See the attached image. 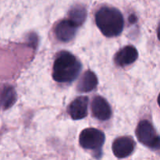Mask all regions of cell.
Segmentation results:
<instances>
[{"label":"cell","instance_id":"obj_1","mask_svg":"<svg viewBox=\"0 0 160 160\" xmlns=\"http://www.w3.org/2000/svg\"><path fill=\"white\" fill-rule=\"evenodd\" d=\"M81 69V64L76 56L67 51H62L54 61L52 78L58 83H71L78 78Z\"/></svg>","mask_w":160,"mask_h":160},{"label":"cell","instance_id":"obj_2","mask_svg":"<svg viewBox=\"0 0 160 160\" xmlns=\"http://www.w3.org/2000/svg\"><path fill=\"white\" fill-rule=\"evenodd\" d=\"M95 23L103 35L112 38L118 36L123 31L124 20L119 9L109 6H103L96 12Z\"/></svg>","mask_w":160,"mask_h":160},{"label":"cell","instance_id":"obj_3","mask_svg":"<svg viewBox=\"0 0 160 160\" xmlns=\"http://www.w3.org/2000/svg\"><path fill=\"white\" fill-rule=\"evenodd\" d=\"M136 136L139 142L153 150H160V136L148 120L139 122L136 128Z\"/></svg>","mask_w":160,"mask_h":160},{"label":"cell","instance_id":"obj_4","mask_svg":"<svg viewBox=\"0 0 160 160\" xmlns=\"http://www.w3.org/2000/svg\"><path fill=\"white\" fill-rule=\"evenodd\" d=\"M106 136L100 130L96 128H86L80 134L79 142L84 149L99 151L104 145Z\"/></svg>","mask_w":160,"mask_h":160},{"label":"cell","instance_id":"obj_5","mask_svg":"<svg viewBox=\"0 0 160 160\" xmlns=\"http://www.w3.org/2000/svg\"><path fill=\"white\" fill-rule=\"evenodd\" d=\"M135 147L134 139L130 136L117 138L112 143V149L114 156L119 159L128 157L133 152Z\"/></svg>","mask_w":160,"mask_h":160},{"label":"cell","instance_id":"obj_6","mask_svg":"<svg viewBox=\"0 0 160 160\" xmlns=\"http://www.w3.org/2000/svg\"><path fill=\"white\" fill-rule=\"evenodd\" d=\"M92 116L102 121H106L110 119L112 109L109 102L103 97L97 95L92 102Z\"/></svg>","mask_w":160,"mask_h":160},{"label":"cell","instance_id":"obj_7","mask_svg":"<svg viewBox=\"0 0 160 160\" xmlns=\"http://www.w3.org/2000/svg\"><path fill=\"white\" fill-rule=\"evenodd\" d=\"M138 58V52L133 45H127L119 50L114 56V62L118 67H126L135 62Z\"/></svg>","mask_w":160,"mask_h":160},{"label":"cell","instance_id":"obj_8","mask_svg":"<svg viewBox=\"0 0 160 160\" xmlns=\"http://www.w3.org/2000/svg\"><path fill=\"white\" fill-rule=\"evenodd\" d=\"M88 111V98L79 96L75 98L68 106V113L73 120H78L87 117Z\"/></svg>","mask_w":160,"mask_h":160},{"label":"cell","instance_id":"obj_9","mask_svg":"<svg viewBox=\"0 0 160 160\" xmlns=\"http://www.w3.org/2000/svg\"><path fill=\"white\" fill-rule=\"evenodd\" d=\"M77 28L78 27L69 19L62 20L56 25L55 34L58 40L67 42L74 38Z\"/></svg>","mask_w":160,"mask_h":160},{"label":"cell","instance_id":"obj_10","mask_svg":"<svg viewBox=\"0 0 160 160\" xmlns=\"http://www.w3.org/2000/svg\"><path fill=\"white\" fill-rule=\"evenodd\" d=\"M98 85V78L95 73L91 70L84 72L80 79L77 89L80 92H89Z\"/></svg>","mask_w":160,"mask_h":160},{"label":"cell","instance_id":"obj_11","mask_svg":"<svg viewBox=\"0 0 160 160\" xmlns=\"http://www.w3.org/2000/svg\"><path fill=\"white\" fill-rule=\"evenodd\" d=\"M1 99L2 107L4 110L9 109L15 104L17 99V95L12 86L9 85V84L3 86L2 90Z\"/></svg>","mask_w":160,"mask_h":160},{"label":"cell","instance_id":"obj_12","mask_svg":"<svg viewBox=\"0 0 160 160\" xmlns=\"http://www.w3.org/2000/svg\"><path fill=\"white\" fill-rule=\"evenodd\" d=\"M86 18H87V10L83 6L77 5L73 6L69 11V20L73 22L78 28L84 23Z\"/></svg>","mask_w":160,"mask_h":160},{"label":"cell","instance_id":"obj_13","mask_svg":"<svg viewBox=\"0 0 160 160\" xmlns=\"http://www.w3.org/2000/svg\"><path fill=\"white\" fill-rule=\"evenodd\" d=\"M129 21L130 23H134V22L137 21V17L134 15H131L129 17Z\"/></svg>","mask_w":160,"mask_h":160},{"label":"cell","instance_id":"obj_14","mask_svg":"<svg viewBox=\"0 0 160 160\" xmlns=\"http://www.w3.org/2000/svg\"><path fill=\"white\" fill-rule=\"evenodd\" d=\"M157 36H158V38L160 41V23H159V26H158L157 28Z\"/></svg>","mask_w":160,"mask_h":160},{"label":"cell","instance_id":"obj_15","mask_svg":"<svg viewBox=\"0 0 160 160\" xmlns=\"http://www.w3.org/2000/svg\"><path fill=\"white\" fill-rule=\"evenodd\" d=\"M157 102H158V104H159V107H160V93H159V96H158V100H157Z\"/></svg>","mask_w":160,"mask_h":160}]
</instances>
